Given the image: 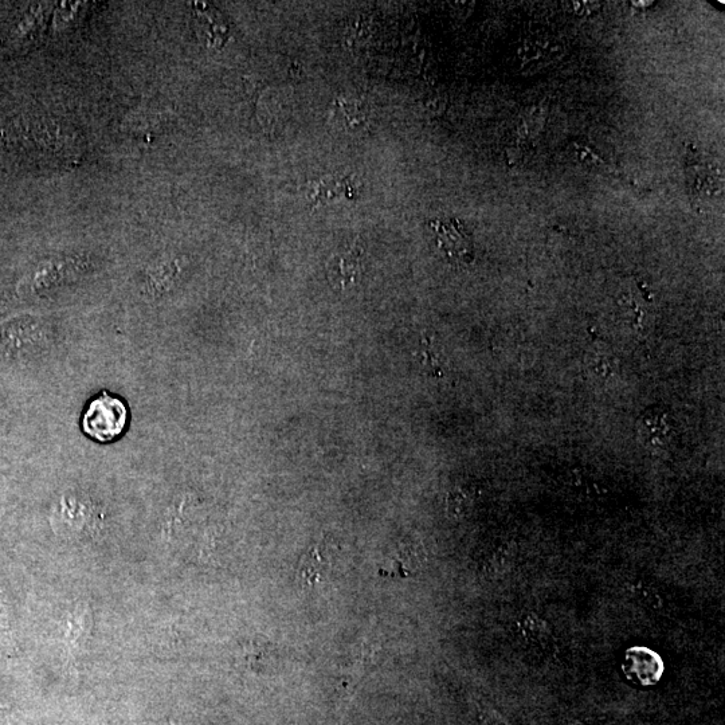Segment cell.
Masks as SVG:
<instances>
[{
    "mask_svg": "<svg viewBox=\"0 0 725 725\" xmlns=\"http://www.w3.org/2000/svg\"><path fill=\"white\" fill-rule=\"evenodd\" d=\"M128 423V409L121 399L104 393L89 403L82 419V429L93 440L115 441L124 433Z\"/></svg>",
    "mask_w": 725,
    "mask_h": 725,
    "instance_id": "cell-1",
    "label": "cell"
},
{
    "mask_svg": "<svg viewBox=\"0 0 725 725\" xmlns=\"http://www.w3.org/2000/svg\"><path fill=\"white\" fill-rule=\"evenodd\" d=\"M339 564L336 548L325 539L303 555L297 566V578L304 586L313 587L328 582Z\"/></svg>",
    "mask_w": 725,
    "mask_h": 725,
    "instance_id": "cell-2",
    "label": "cell"
},
{
    "mask_svg": "<svg viewBox=\"0 0 725 725\" xmlns=\"http://www.w3.org/2000/svg\"><path fill=\"white\" fill-rule=\"evenodd\" d=\"M517 636L527 649L539 656L555 657L559 653L558 640L550 623L535 613H525L516 625Z\"/></svg>",
    "mask_w": 725,
    "mask_h": 725,
    "instance_id": "cell-3",
    "label": "cell"
},
{
    "mask_svg": "<svg viewBox=\"0 0 725 725\" xmlns=\"http://www.w3.org/2000/svg\"><path fill=\"white\" fill-rule=\"evenodd\" d=\"M426 562V551L421 543L402 540L386 555V563L382 568H386V574L391 572L394 576H409L418 574L426 566Z\"/></svg>",
    "mask_w": 725,
    "mask_h": 725,
    "instance_id": "cell-4",
    "label": "cell"
},
{
    "mask_svg": "<svg viewBox=\"0 0 725 725\" xmlns=\"http://www.w3.org/2000/svg\"><path fill=\"white\" fill-rule=\"evenodd\" d=\"M329 282L337 289H347L354 285L363 273L362 249L358 246L335 254L327 265Z\"/></svg>",
    "mask_w": 725,
    "mask_h": 725,
    "instance_id": "cell-5",
    "label": "cell"
},
{
    "mask_svg": "<svg viewBox=\"0 0 725 725\" xmlns=\"http://www.w3.org/2000/svg\"><path fill=\"white\" fill-rule=\"evenodd\" d=\"M194 9L199 35L205 37L209 45L222 46L227 39V34H229V26L226 25L225 19L221 18L222 15L207 5H201V3H197Z\"/></svg>",
    "mask_w": 725,
    "mask_h": 725,
    "instance_id": "cell-6",
    "label": "cell"
},
{
    "mask_svg": "<svg viewBox=\"0 0 725 725\" xmlns=\"http://www.w3.org/2000/svg\"><path fill=\"white\" fill-rule=\"evenodd\" d=\"M641 433L646 444L654 448H664L672 440V419L665 411H649L642 417Z\"/></svg>",
    "mask_w": 725,
    "mask_h": 725,
    "instance_id": "cell-7",
    "label": "cell"
},
{
    "mask_svg": "<svg viewBox=\"0 0 725 725\" xmlns=\"http://www.w3.org/2000/svg\"><path fill=\"white\" fill-rule=\"evenodd\" d=\"M355 187L348 176H331L321 180L312 194V201L320 203L335 197L354 198Z\"/></svg>",
    "mask_w": 725,
    "mask_h": 725,
    "instance_id": "cell-8",
    "label": "cell"
},
{
    "mask_svg": "<svg viewBox=\"0 0 725 725\" xmlns=\"http://www.w3.org/2000/svg\"><path fill=\"white\" fill-rule=\"evenodd\" d=\"M693 172V190L696 191L697 197H717L721 190V176L716 168H707V166H692Z\"/></svg>",
    "mask_w": 725,
    "mask_h": 725,
    "instance_id": "cell-9",
    "label": "cell"
},
{
    "mask_svg": "<svg viewBox=\"0 0 725 725\" xmlns=\"http://www.w3.org/2000/svg\"><path fill=\"white\" fill-rule=\"evenodd\" d=\"M437 233L438 237H440L442 249L449 252L450 256L462 257L472 252L468 238L456 227L438 223Z\"/></svg>",
    "mask_w": 725,
    "mask_h": 725,
    "instance_id": "cell-10",
    "label": "cell"
},
{
    "mask_svg": "<svg viewBox=\"0 0 725 725\" xmlns=\"http://www.w3.org/2000/svg\"><path fill=\"white\" fill-rule=\"evenodd\" d=\"M630 594L633 599H636L638 605L644 607V609L653 611V613H662L665 610L664 599L661 598L660 593L654 587L649 586L648 583L636 582L630 587Z\"/></svg>",
    "mask_w": 725,
    "mask_h": 725,
    "instance_id": "cell-11",
    "label": "cell"
},
{
    "mask_svg": "<svg viewBox=\"0 0 725 725\" xmlns=\"http://www.w3.org/2000/svg\"><path fill=\"white\" fill-rule=\"evenodd\" d=\"M473 497L469 491L464 488H456L449 492L448 499H446V509L450 517L454 519H462L468 515L470 508H472Z\"/></svg>",
    "mask_w": 725,
    "mask_h": 725,
    "instance_id": "cell-12",
    "label": "cell"
},
{
    "mask_svg": "<svg viewBox=\"0 0 725 725\" xmlns=\"http://www.w3.org/2000/svg\"><path fill=\"white\" fill-rule=\"evenodd\" d=\"M513 560V555L509 554L508 550H505L503 554L499 552L497 555H493L491 559L488 560V571L504 572L507 570V568L511 567V563Z\"/></svg>",
    "mask_w": 725,
    "mask_h": 725,
    "instance_id": "cell-13",
    "label": "cell"
},
{
    "mask_svg": "<svg viewBox=\"0 0 725 725\" xmlns=\"http://www.w3.org/2000/svg\"><path fill=\"white\" fill-rule=\"evenodd\" d=\"M572 6L579 15H590L594 10L599 9L598 2H572Z\"/></svg>",
    "mask_w": 725,
    "mask_h": 725,
    "instance_id": "cell-14",
    "label": "cell"
}]
</instances>
